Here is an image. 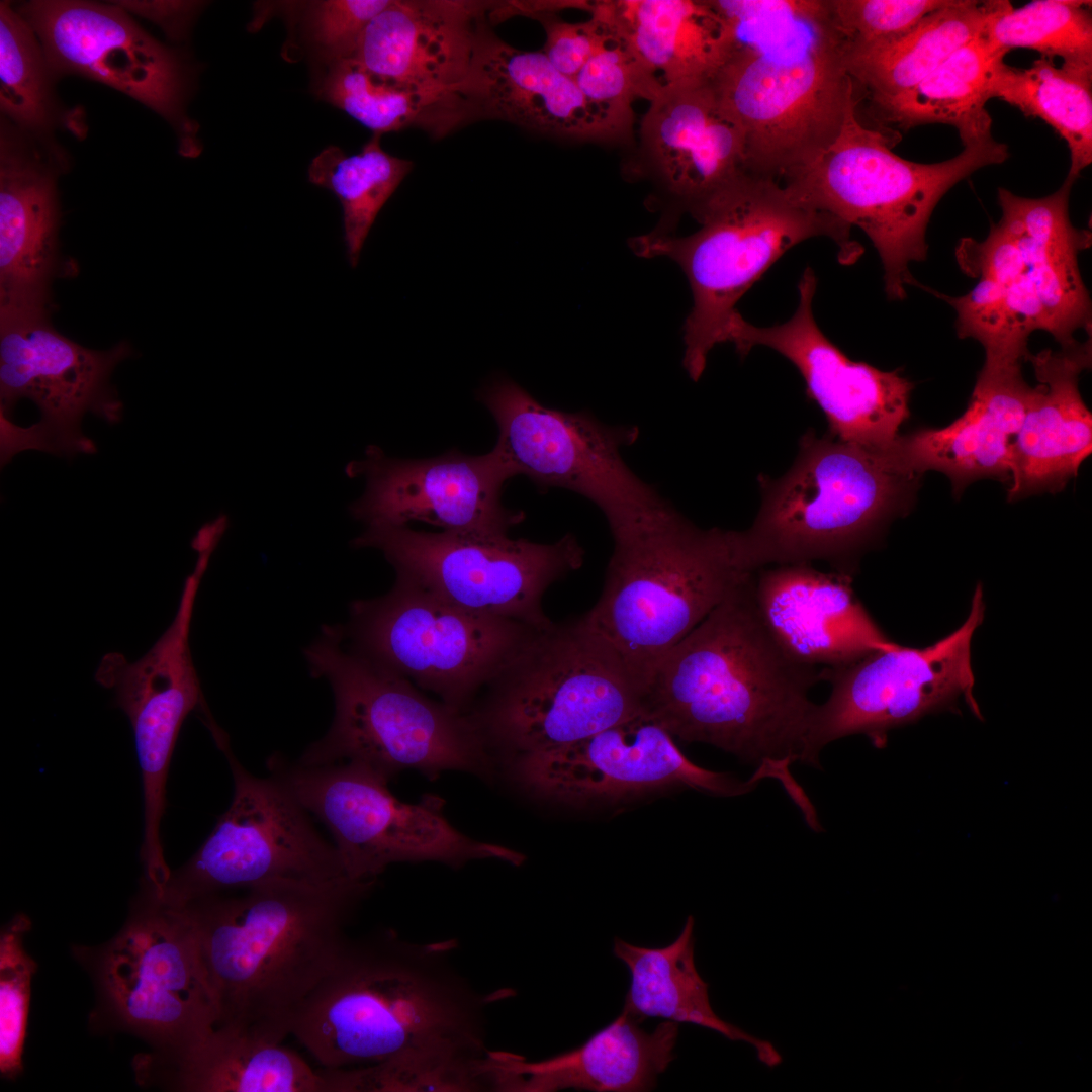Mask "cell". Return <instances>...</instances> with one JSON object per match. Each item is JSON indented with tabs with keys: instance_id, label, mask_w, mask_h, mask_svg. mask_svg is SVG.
I'll return each instance as SVG.
<instances>
[{
	"instance_id": "1",
	"label": "cell",
	"mask_w": 1092,
	"mask_h": 1092,
	"mask_svg": "<svg viewBox=\"0 0 1092 1092\" xmlns=\"http://www.w3.org/2000/svg\"><path fill=\"white\" fill-rule=\"evenodd\" d=\"M754 573L656 662L642 712L672 737L755 764L806 815L814 808L790 766L808 764L816 708L809 692L821 668L793 657L769 632L754 601Z\"/></svg>"
},
{
	"instance_id": "2",
	"label": "cell",
	"mask_w": 1092,
	"mask_h": 1092,
	"mask_svg": "<svg viewBox=\"0 0 1092 1092\" xmlns=\"http://www.w3.org/2000/svg\"><path fill=\"white\" fill-rule=\"evenodd\" d=\"M375 881L273 880L181 906L198 942L223 1026L281 1043L347 942L345 927Z\"/></svg>"
},
{
	"instance_id": "3",
	"label": "cell",
	"mask_w": 1092,
	"mask_h": 1092,
	"mask_svg": "<svg viewBox=\"0 0 1092 1092\" xmlns=\"http://www.w3.org/2000/svg\"><path fill=\"white\" fill-rule=\"evenodd\" d=\"M732 53L711 82L740 129L744 170L780 181L838 135L856 87L826 0H733Z\"/></svg>"
},
{
	"instance_id": "4",
	"label": "cell",
	"mask_w": 1092,
	"mask_h": 1092,
	"mask_svg": "<svg viewBox=\"0 0 1092 1092\" xmlns=\"http://www.w3.org/2000/svg\"><path fill=\"white\" fill-rule=\"evenodd\" d=\"M1073 184L1065 179L1042 198L999 188V222L984 241L966 238L957 248L960 267L977 284L959 297L933 293L957 311L958 336L984 347L985 364H1022L1036 330L1049 332L1064 349L1078 343V330L1091 332V302L1078 265L1091 233L1070 220Z\"/></svg>"
},
{
	"instance_id": "5",
	"label": "cell",
	"mask_w": 1092,
	"mask_h": 1092,
	"mask_svg": "<svg viewBox=\"0 0 1092 1092\" xmlns=\"http://www.w3.org/2000/svg\"><path fill=\"white\" fill-rule=\"evenodd\" d=\"M611 533L603 592L580 619L644 687L656 662L754 572L738 531L701 529L665 499Z\"/></svg>"
},
{
	"instance_id": "6",
	"label": "cell",
	"mask_w": 1092,
	"mask_h": 1092,
	"mask_svg": "<svg viewBox=\"0 0 1092 1092\" xmlns=\"http://www.w3.org/2000/svg\"><path fill=\"white\" fill-rule=\"evenodd\" d=\"M896 441L885 448L843 442L828 433L804 434L790 470L780 478L758 476L761 506L738 531L746 566L827 562L853 578L862 553L885 526L906 513L920 474L907 464Z\"/></svg>"
},
{
	"instance_id": "7",
	"label": "cell",
	"mask_w": 1092,
	"mask_h": 1092,
	"mask_svg": "<svg viewBox=\"0 0 1092 1092\" xmlns=\"http://www.w3.org/2000/svg\"><path fill=\"white\" fill-rule=\"evenodd\" d=\"M692 215L697 232L676 237L656 230L631 239L630 247L639 257L672 260L689 281L693 306L684 325L682 365L694 381L710 351L727 342L739 299L785 252L814 237L832 240L844 265L863 252L850 225L796 201L779 181L745 170Z\"/></svg>"
},
{
	"instance_id": "8",
	"label": "cell",
	"mask_w": 1092,
	"mask_h": 1092,
	"mask_svg": "<svg viewBox=\"0 0 1092 1092\" xmlns=\"http://www.w3.org/2000/svg\"><path fill=\"white\" fill-rule=\"evenodd\" d=\"M469 1002L392 936L347 940L299 1008L293 1035L324 1068L446 1042L481 1044Z\"/></svg>"
},
{
	"instance_id": "9",
	"label": "cell",
	"mask_w": 1092,
	"mask_h": 1092,
	"mask_svg": "<svg viewBox=\"0 0 1092 1092\" xmlns=\"http://www.w3.org/2000/svg\"><path fill=\"white\" fill-rule=\"evenodd\" d=\"M859 102L856 92L836 139L779 182L796 201L863 231L881 258L887 297L902 300L907 285H919L909 265L927 257V225L939 200L972 173L1005 162L1009 150L992 135L943 162L908 161L892 151L895 139L864 124Z\"/></svg>"
},
{
	"instance_id": "10",
	"label": "cell",
	"mask_w": 1092,
	"mask_h": 1092,
	"mask_svg": "<svg viewBox=\"0 0 1092 1092\" xmlns=\"http://www.w3.org/2000/svg\"><path fill=\"white\" fill-rule=\"evenodd\" d=\"M314 678L330 684L335 716L298 762L353 761L391 779L405 768L485 775L489 742L470 713L427 698L407 679L347 646L342 625H324L304 649Z\"/></svg>"
},
{
	"instance_id": "11",
	"label": "cell",
	"mask_w": 1092,
	"mask_h": 1092,
	"mask_svg": "<svg viewBox=\"0 0 1092 1092\" xmlns=\"http://www.w3.org/2000/svg\"><path fill=\"white\" fill-rule=\"evenodd\" d=\"M93 976L98 1018L152 1045L135 1064L170 1066L215 1027L219 1010L193 927L181 906L144 879L125 925L106 944L76 949Z\"/></svg>"
},
{
	"instance_id": "12",
	"label": "cell",
	"mask_w": 1092,
	"mask_h": 1092,
	"mask_svg": "<svg viewBox=\"0 0 1092 1092\" xmlns=\"http://www.w3.org/2000/svg\"><path fill=\"white\" fill-rule=\"evenodd\" d=\"M471 712L489 744L512 754L581 741L642 711L644 688L581 621L536 630Z\"/></svg>"
},
{
	"instance_id": "13",
	"label": "cell",
	"mask_w": 1092,
	"mask_h": 1092,
	"mask_svg": "<svg viewBox=\"0 0 1092 1092\" xmlns=\"http://www.w3.org/2000/svg\"><path fill=\"white\" fill-rule=\"evenodd\" d=\"M536 630L399 579L381 597L353 601L343 626L353 651L464 712Z\"/></svg>"
},
{
	"instance_id": "14",
	"label": "cell",
	"mask_w": 1092,
	"mask_h": 1092,
	"mask_svg": "<svg viewBox=\"0 0 1092 1092\" xmlns=\"http://www.w3.org/2000/svg\"><path fill=\"white\" fill-rule=\"evenodd\" d=\"M131 354L125 341L94 350L71 340L53 326L50 312L1 315V466L25 450L67 458L96 453L82 432L83 417L121 420L123 404L110 377Z\"/></svg>"
},
{
	"instance_id": "15",
	"label": "cell",
	"mask_w": 1092,
	"mask_h": 1092,
	"mask_svg": "<svg viewBox=\"0 0 1092 1092\" xmlns=\"http://www.w3.org/2000/svg\"><path fill=\"white\" fill-rule=\"evenodd\" d=\"M276 778L328 828L347 876L375 881L389 864L441 861L458 867L470 859L497 858L520 866L512 849L475 841L459 832L443 813L444 802L426 796L417 804L396 799L385 776L347 761L325 765L291 763L273 755Z\"/></svg>"
},
{
	"instance_id": "16",
	"label": "cell",
	"mask_w": 1092,
	"mask_h": 1092,
	"mask_svg": "<svg viewBox=\"0 0 1092 1092\" xmlns=\"http://www.w3.org/2000/svg\"><path fill=\"white\" fill-rule=\"evenodd\" d=\"M352 545L380 550L396 579L460 608L537 629L553 624L542 608L547 588L583 564L573 534L542 544L488 532L366 527Z\"/></svg>"
},
{
	"instance_id": "17",
	"label": "cell",
	"mask_w": 1092,
	"mask_h": 1092,
	"mask_svg": "<svg viewBox=\"0 0 1092 1092\" xmlns=\"http://www.w3.org/2000/svg\"><path fill=\"white\" fill-rule=\"evenodd\" d=\"M214 740L233 774L231 805L192 857L155 887L161 898L184 905L273 880L325 883L347 876L334 844L282 783L246 770L223 731Z\"/></svg>"
},
{
	"instance_id": "18",
	"label": "cell",
	"mask_w": 1092,
	"mask_h": 1092,
	"mask_svg": "<svg viewBox=\"0 0 1092 1092\" xmlns=\"http://www.w3.org/2000/svg\"><path fill=\"white\" fill-rule=\"evenodd\" d=\"M477 398L497 424L493 449L514 476L528 477L541 490L559 487L582 495L603 512L610 530L664 500L621 455L638 439L637 427L547 407L506 377L491 380Z\"/></svg>"
},
{
	"instance_id": "19",
	"label": "cell",
	"mask_w": 1092,
	"mask_h": 1092,
	"mask_svg": "<svg viewBox=\"0 0 1092 1092\" xmlns=\"http://www.w3.org/2000/svg\"><path fill=\"white\" fill-rule=\"evenodd\" d=\"M981 584L964 624L925 648L892 643L853 661L820 669L830 695L816 704L808 734L809 765L820 767L821 750L832 741L863 734L886 745L889 730L912 723L964 695L980 716L973 696L971 641L984 618Z\"/></svg>"
},
{
	"instance_id": "20",
	"label": "cell",
	"mask_w": 1092,
	"mask_h": 1092,
	"mask_svg": "<svg viewBox=\"0 0 1092 1092\" xmlns=\"http://www.w3.org/2000/svg\"><path fill=\"white\" fill-rule=\"evenodd\" d=\"M207 566L203 560L196 561L184 581L173 621L146 654L129 662L121 653H107L95 672V680L114 692L115 703L132 728L144 794L141 858L149 875L169 870L160 828L169 765L180 729L195 709L200 710L203 720L211 716L189 647L194 604Z\"/></svg>"
},
{
	"instance_id": "21",
	"label": "cell",
	"mask_w": 1092,
	"mask_h": 1092,
	"mask_svg": "<svg viewBox=\"0 0 1092 1092\" xmlns=\"http://www.w3.org/2000/svg\"><path fill=\"white\" fill-rule=\"evenodd\" d=\"M514 779L535 797L571 806L618 801L666 786L739 796L760 781H740L690 761L644 712L576 743L513 754Z\"/></svg>"
},
{
	"instance_id": "22",
	"label": "cell",
	"mask_w": 1092,
	"mask_h": 1092,
	"mask_svg": "<svg viewBox=\"0 0 1092 1092\" xmlns=\"http://www.w3.org/2000/svg\"><path fill=\"white\" fill-rule=\"evenodd\" d=\"M817 279L807 267L798 283L799 303L787 322L754 326L739 314L728 341L745 357L755 346L787 358L806 383L808 397L825 414L829 434L850 444L885 448L909 418L913 384L899 370L883 371L850 360L820 330L813 314Z\"/></svg>"
},
{
	"instance_id": "23",
	"label": "cell",
	"mask_w": 1092,
	"mask_h": 1092,
	"mask_svg": "<svg viewBox=\"0 0 1092 1092\" xmlns=\"http://www.w3.org/2000/svg\"><path fill=\"white\" fill-rule=\"evenodd\" d=\"M347 471L366 479L364 493L349 507L366 527L417 521L443 531L507 534L525 518L502 503L503 486L514 475L494 449L478 456L451 450L429 459H397L370 446Z\"/></svg>"
},
{
	"instance_id": "24",
	"label": "cell",
	"mask_w": 1092,
	"mask_h": 1092,
	"mask_svg": "<svg viewBox=\"0 0 1092 1092\" xmlns=\"http://www.w3.org/2000/svg\"><path fill=\"white\" fill-rule=\"evenodd\" d=\"M22 16L38 35L52 70L111 86L191 132L192 125L182 115L184 76L179 60L120 7L32 1Z\"/></svg>"
},
{
	"instance_id": "25",
	"label": "cell",
	"mask_w": 1092,
	"mask_h": 1092,
	"mask_svg": "<svg viewBox=\"0 0 1092 1092\" xmlns=\"http://www.w3.org/2000/svg\"><path fill=\"white\" fill-rule=\"evenodd\" d=\"M493 4L390 0L368 23L350 59L414 90L464 99L484 16Z\"/></svg>"
},
{
	"instance_id": "26",
	"label": "cell",
	"mask_w": 1092,
	"mask_h": 1092,
	"mask_svg": "<svg viewBox=\"0 0 1092 1092\" xmlns=\"http://www.w3.org/2000/svg\"><path fill=\"white\" fill-rule=\"evenodd\" d=\"M852 577L809 563L755 571L753 595L763 623L796 659L822 668L890 646L856 597Z\"/></svg>"
},
{
	"instance_id": "27",
	"label": "cell",
	"mask_w": 1092,
	"mask_h": 1092,
	"mask_svg": "<svg viewBox=\"0 0 1092 1092\" xmlns=\"http://www.w3.org/2000/svg\"><path fill=\"white\" fill-rule=\"evenodd\" d=\"M641 142L658 186L691 214L744 170V143L711 83L663 86L641 122Z\"/></svg>"
},
{
	"instance_id": "28",
	"label": "cell",
	"mask_w": 1092,
	"mask_h": 1092,
	"mask_svg": "<svg viewBox=\"0 0 1092 1092\" xmlns=\"http://www.w3.org/2000/svg\"><path fill=\"white\" fill-rule=\"evenodd\" d=\"M463 96L474 117L498 118L541 133L578 141L627 139L542 51L516 49L486 24Z\"/></svg>"
},
{
	"instance_id": "29",
	"label": "cell",
	"mask_w": 1092,
	"mask_h": 1092,
	"mask_svg": "<svg viewBox=\"0 0 1092 1092\" xmlns=\"http://www.w3.org/2000/svg\"><path fill=\"white\" fill-rule=\"evenodd\" d=\"M643 1019L622 1010L582 1045L555 1057L529 1062L523 1056L487 1052L486 1079L494 1091L554 1092L562 1089L644 1092L675 1059L679 1024L665 1020L648 1032Z\"/></svg>"
},
{
	"instance_id": "30",
	"label": "cell",
	"mask_w": 1092,
	"mask_h": 1092,
	"mask_svg": "<svg viewBox=\"0 0 1092 1092\" xmlns=\"http://www.w3.org/2000/svg\"><path fill=\"white\" fill-rule=\"evenodd\" d=\"M1038 384L1012 443L1008 499L1061 491L1091 454L1092 417L1079 390L1091 338L1028 354Z\"/></svg>"
},
{
	"instance_id": "31",
	"label": "cell",
	"mask_w": 1092,
	"mask_h": 1092,
	"mask_svg": "<svg viewBox=\"0 0 1092 1092\" xmlns=\"http://www.w3.org/2000/svg\"><path fill=\"white\" fill-rule=\"evenodd\" d=\"M1033 393L1021 365H983L965 413L944 428L899 436L900 450L916 473L945 474L957 494L980 478L1009 482L1012 443Z\"/></svg>"
},
{
	"instance_id": "32",
	"label": "cell",
	"mask_w": 1092,
	"mask_h": 1092,
	"mask_svg": "<svg viewBox=\"0 0 1092 1092\" xmlns=\"http://www.w3.org/2000/svg\"><path fill=\"white\" fill-rule=\"evenodd\" d=\"M59 218L52 171L2 142L0 315L50 312L61 265Z\"/></svg>"
},
{
	"instance_id": "33",
	"label": "cell",
	"mask_w": 1092,
	"mask_h": 1092,
	"mask_svg": "<svg viewBox=\"0 0 1092 1092\" xmlns=\"http://www.w3.org/2000/svg\"><path fill=\"white\" fill-rule=\"evenodd\" d=\"M598 13L663 86L710 84L729 59L733 35L711 0L594 1Z\"/></svg>"
},
{
	"instance_id": "34",
	"label": "cell",
	"mask_w": 1092,
	"mask_h": 1092,
	"mask_svg": "<svg viewBox=\"0 0 1092 1092\" xmlns=\"http://www.w3.org/2000/svg\"><path fill=\"white\" fill-rule=\"evenodd\" d=\"M1005 55L993 50L982 31L914 87L894 96L867 98L878 124L873 127L895 139L919 125L946 124L958 130L963 146L992 136L986 103L994 67Z\"/></svg>"
},
{
	"instance_id": "35",
	"label": "cell",
	"mask_w": 1092,
	"mask_h": 1092,
	"mask_svg": "<svg viewBox=\"0 0 1092 1092\" xmlns=\"http://www.w3.org/2000/svg\"><path fill=\"white\" fill-rule=\"evenodd\" d=\"M141 1082L188 1092H330L323 1071L294 1051L223 1026Z\"/></svg>"
},
{
	"instance_id": "36",
	"label": "cell",
	"mask_w": 1092,
	"mask_h": 1092,
	"mask_svg": "<svg viewBox=\"0 0 1092 1092\" xmlns=\"http://www.w3.org/2000/svg\"><path fill=\"white\" fill-rule=\"evenodd\" d=\"M694 923L693 916H689L676 939L659 948L615 938L613 952L627 966L631 979L623 1010L643 1020L660 1017L712 1029L730 1040L753 1046L758 1060L767 1067L778 1066L782 1056L772 1043L723 1020L713 1010L708 984L695 965Z\"/></svg>"
},
{
	"instance_id": "37",
	"label": "cell",
	"mask_w": 1092,
	"mask_h": 1092,
	"mask_svg": "<svg viewBox=\"0 0 1092 1092\" xmlns=\"http://www.w3.org/2000/svg\"><path fill=\"white\" fill-rule=\"evenodd\" d=\"M990 1L952 0L925 16L907 33L843 56L846 72L864 98L902 93L924 79L952 53L979 35Z\"/></svg>"
},
{
	"instance_id": "38",
	"label": "cell",
	"mask_w": 1092,
	"mask_h": 1092,
	"mask_svg": "<svg viewBox=\"0 0 1092 1092\" xmlns=\"http://www.w3.org/2000/svg\"><path fill=\"white\" fill-rule=\"evenodd\" d=\"M315 93L380 135L413 126L445 134L472 118L463 98L414 90L373 74L354 59L327 63Z\"/></svg>"
},
{
	"instance_id": "39",
	"label": "cell",
	"mask_w": 1092,
	"mask_h": 1092,
	"mask_svg": "<svg viewBox=\"0 0 1092 1092\" xmlns=\"http://www.w3.org/2000/svg\"><path fill=\"white\" fill-rule=\"evenodd\" d=\"M991 98H1000L1025 116L1048 123L1068 145L1067 179L1075 182L1092 162V69L1040 57L1028 68L998 62L990 81Z\"/></svg>"
},
{
	"instance_id": "40",
	"label": "cell",
	"mask_w": 1092,
	"mask_h": 1092,
	"mask_svg": "<svg viewBox=\"0 0 1092 1092\" xmlns=\"http://www.w3.org/2000/svg\"><path fill=\"white\" fill-rule=\"evenodd\" d=\"M380 136L373 134L354 155L329 146L308 167L309 182L331 191L342 205L347 258L353 268L379 211L413 168L411 161L385 152Z\"/></svg>"
},
{
	"instance_id": "41",
	"label": "cell",
	"mask_w": 1092,
	"mask_h": 1092,
	"mask_svg": "<svg viewBox=\"0 0 1092 1092\" xmlns=\"http://www.w3.org/2000/svg\"><path fill=\"white\" fill-rule=\"evenodd\" d=\"M484 1055L482 1044L446 1042L368 1066L322 1071L330 1092H469L488 1088Z\"/></svg>"
},
{
	"instance_id": "42",
	"label": "cell",
	"mask_w": 1092,
	"mask_h": 1092,
	"mask_svg": "<svg viewBox=\"0 0 1092 1092\" xmlns=\"http://www.w3.org/2000/svg\"><path fill=\"white\" fill-rule=\"evenodd\" d=\"M983 35L995 51L1013 48L1058 56L1063 64L1092 69L1091 1L1038 0L1020 8L1009 1L991 0Z\"/></svg>"
},
{
	"instance_id": "43",
	"label": "cell",
	"mask_w": 1092,
	"mask_h": 1092,
	"mask_svg": "<svg viewBox=\"0 0 1092 1092\" xmlns=\"http://www.w3.org/2000/svg\"><path fill=\"white\" fill-rule=\"evenodd\" d=\"M28 21L7 2L0 4V105L19 125L41 130L50 99L44 54Z\"/></svg>"
},
{
	"instance_id": "44",
	"label": "cell",
	"mask_w": 1092,
	"mask_h": 1092,
	"mask_svg": "<svg viewBox=\"0 0 1092 1092\" xmlns=\"http://www.w3.org/2000/svg\"><path fill=\"white\" fill-rule=\"evenodd\" d=\"M609 26L608 36L573 80L585 98L628 139L634 122L633 102L638 98L652 101L663 85Z\"/></svg>"
},
{
	"instance_id": "45",
	"label": "cell",
	"mask_w": 1092,
	"mask_h": 1092,
	"mask_svg": "<svg viewBox=\"0 0 1092 1092\" xmlns=\"http://www.w3.org/2000/svg\"><path fill=\"white\" fill-rule=\"evenodd\" d=\"M26 916L14 917L0 935V1072L14 1079L22 1071L31 979L36 963L26 952Z\"/></svg>"
},
{
	"instance_id": "46",
	"label": "cell",
	"mask_w": 1092,
	"mask_h": 1092,
	"mask_svg": "<svg viewBox=\"0 0 1092 1092\" xmlns=\"http://www.w3.org/2000/svg\"><path fill=\"white\" fill-rule=\"evenodd\" d=\"M951 1L826 0V5L844 56L907 33L925 16Z\"/></svg>"
},
{
	"instance_id": "47",
	"label": "cell",
	"mask_w": 1092,
	"mask_h": 1092,
	"mask_svg": "<svg viewBox=\"0 0 1092 1092\" xmlns=\"http://www.w3.org/2000/svg\"><path fill=\"white\" fill-rule=\"evenodd\" d=\"M390 0H322L308 5L305 35L323 61L352 58L368 23Z\"/></svg>"
},
{
	"instance_id": "48",
	"label": "cell",
	"mask_w": 1092,
	"mask_h": 1092,
	"mask_svg": "<svg viewBox=\"0 0 1092 1092\" xmlns=\"http://www.w3.org/2000/svg\"><path fill=\"white\" fill-rule=\"evenodd\" d=\"M546 33L542 50L549 62L563 75L574 79L610 32L609 24L597 13L584 22L570 23L545 12L534 15Z\"/></svg>"
},
{
	"instance_id": "49",
	"label": "cell",
	"mask_w": 1092,
	"mask_h": 1092,
	"mask_svg": "<svg viewBox=\"0 0 1092 1092\" xmlns=\"http://www.w3.org/2000/svg\"><path fill=\"white\" fill-rule=\"evenodd\" d=\"M115 5L146 17L161 26L168 35L181 36L189 27L201 3L194 1H116Z\"/></svg>"
}]
</instances>
